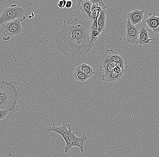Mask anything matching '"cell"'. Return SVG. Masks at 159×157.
<instances>
[{
	"label": "cell",
	"instance_id": "cell-23",
	"mask_svg": "<svg viewBox=\"0 0 159 157\" xmlns=\"http://www.w3.org/2000/svg\"><path fill=\"white\" fill-rule=\"evenodd\" d=\"M72 2L70 0L66 1V4L65 7L67 9H70L72 7Z\"/></svg>",
	"mask_w": 159,
	"mask_h": 157
},
{
	"label": "cell",
	"instance_id": "cell-19",
	"mask_svg": "<svg viewBox=\"0 0 159 157\" xmlns=\"http://www.w3.org/2000/svg\"><path fill=\"white\" fill-rule=\"evenodd\" d=\"M90 2H91L92 4H97L99 5L103 10H106L107 7L104 5V2L103 1H101V0H91Z\"/></svg>",
	"mask_w": 159,
	"mask_h": 157
},
{
	"label": "cell",
	"instance_id": "cell-13",
	"mask_svg": "<svg viewBox=\"0 0 159 157\" xmlns=\"http://www.w3.org/2000/svg\"><path fill=\"white\" fill-rule=\"evenodd\" d=\"M107 10H103L99 14L97 19L98 31L101 34L104 32L106 28V13Z\"/></svg>",
	"mask_w": 159,
	"mask_h": 157
},
{
	"label": "cell",
	"instance_id": "cell-17",
	"mask_svg": "<svg viewBox=\"0 0 159 157\" xmlns=\"http://www.w3.org/2000/svg\"><path fill=\"white\" fill-rule=\"evenodd\" d=\"M81 71L89 78L92 77L94 74V69L87 63H83L79 65Z\"/></svg>",
	"mask_w": 159,
	"mask_h": 157
},
{
	"label": "cell",
	"instance_id": "cell-6",
	"mask_svg": "<svg viewBox=\"0 0 159 157\" xmlns=\"http://www.w3.org/2000/svg\"><path fill=\"white\" fill-rule=\"evenodd\" d=\"M139 27L134 25L131 23L129 19L127 21L125 27V34L126 35V39L129 43L131 44H137L138 38L139 34Z\"/></svg>",
	"mask_w": 159,
	"mask_h": 157
},
{
	"label": "cell",
	"instance_id": "cell-21",
	"mask_svg": "<svg viewBox=\"0 0 159 157\" xmlns=\"http://www.w3.org/2000/svg\"><path fill=\"white\" fill-rule=\"evenodd\" d=\"M114 72H116L117 74L123 75L124 72V70L122 69V68H120V67H115L114 69Z\"/></svg>",
	"mask_w": 159,
	"mask_h": 157
},
{
	"label": "cell",
	"instance_id": "cell-11",
	"mask_svg": "<svg viewBox=\"0 0 159 157\" xmlns=\"http://www.w3.org/2000/svg\"><path fill=\"white\" fill-rule=\"evenodd\" d=\"M89 34H90V41L93 44L99 39L100 34L98 31L97 19L93 21L89 26Z\"/></svg>",
	"mask_w": 159,
	"mask_h": 157
},
{
	"label": "cell",
	"instance_id": "cell-16",
	"mask_svg": "<svg viewBox=\"0 0 159 157\" xmlns=\"http://www.w3.org/2000/svg\"><path fill=\"white\" fill-rule=\"evenodd\" d=\"M103 11L102 8L97 4H92L90 11V17L92 22L97 19L99 14Z\"/></svg>",
	"mask_w": 159,
	"mask_h": 157
},
{
	"label": "cell",
	"instance_id": "cell-9",
	"mask_svg": "<svg viewBox=\"0 0 159 157\" xmlns=\"http://www.w3.org/2000/svg\"><path fill=\"white\" fill-rule=\"evenodd\" d=\"M156 39H151L149 38L148 32L145 27L143 26L140 29L139 38L137 44L139 45L143 46L149 44L151 41L155 40Z\"/></svg>",
	"mask_w": 159,
	"mask_h": 157
},
{
	"label": "cell",
	"instance_id": "cell-2",
	"mask_svg": "<svg viewBox=\"0 0 159 157\" xmlns=\"http://www.w3.org/2000/svg\"><path fill=\"white\" fill-rule=\"evenodd\" d=\"M48 131L55 132L61 136L66 144L64 147L65 153H68L73 147H79L81 152L84 151V143L87 140V137L84 133H82L80 138L75 136L76 132L72 131L70 124L63 122L60 127H57L53 123L52 126L49 127Z\"/></svg>",
	"mask_w": 159,
	"mask_h": 157
},
{
	"label": "cell",
	"instance_id": "cell-7",
	"mask_svg": "<svg viewBox=\"0 0 159 157\" xmlns=\"http://www.w3.org/2000/svg\"><path fill=\"white\" fill-rule=\"evenodd\" d=\"M76 3L77 8L81 11L82 16L90 25L93 23L90 17L92 3L89 0H80L76 1Z\"/></svg>",
	"mask_w": 159,
	"mask_h": 157
},
{
	"label": "cell",
	"instance_id": "cell-12",
	"mask_svg": "<svg viewBox=\"0 0 159 157\" xmlns=\"http://www.w3.org/2000/svg\"><path fill=\"white\" fill-rule=\"evenodd\" d=\"M145 23L149 29L153 30H155L159 26L158 17L156 16L155 13H149L148 17L145 21Z\"/></svg>",
	"mask_w": 159,
	"mask_h": 157
},
{
	"label": "cell",
	"instance_id": "cell-20",
	"mask_svg": "<svg viewBox=\"0 0 159 157\" xmlns=\"http://www.w3.org/2000/svg\"><path fill=\"white\" fill-rule=\"evenodd\" d=\"M8 115V112L0 109V121Z\"/></svg>",
	"mask_w": 159,
	"mask_h": 157
},
{
	"label": "cell",
	"instance_id": "cell-22",
	"mask_svg": "<svg viewBox=\"0 0 159 157\" xmlns=\"http://www.w3.org/2000/svg\"><path fill=\"white\" fill-rule=\"evenodd\" d=\"M66 1L65 0H60L57 3V6L60 8H64L65 7Z\"/></svg>",
	"mask_w": 159,
	"mask_h": 157
},
{
	"label": "cell",
	"instance_id": "cell-14",
	"mask_svg": "<svg viewBox=\"0 0 159 157\" xmlns=\"http://www.w3.org/2000/svg\"><path fill=\"white\" fill-rule=\"evenodd\" d=\"M75 80L78 81L79 83L84 84L88 79H89L88 76H86L85 74L82 72L80 68L79 65L76 67L74 73L72 75Z\"/></svg>",
	"mask_w": 159,
	"mask_h": 157
},
{
	"label": "cell",
	"instance_id": "cell-5",
	"mask_svg": "<svg viewBox=\"0 0 159 157\" xmlns=\"http://www.w3.org/2000/svg\"><path fill=\"white\" fill-rule=\"evenodd\" d=\"M21 22L18 20H16L1 25L0 30L2 34L3 40H9L11 38L20 34L23 31Z\"/></svg>",
	"mask_w": 159,
	"mask_h": 157
},
{
	"label": "cell",
	"instance_id": "cell-1",
	"mask_svg": "<svg viewBox=\"0 0 159 157\" xmlns=\"http://www.w3.org/2000/svg\"><path fill=\"white\" fill-rule=\"evenodd\" d=\"M89 26L87 21L77 18L65 21L55 37L57 48L71 58L87 54L94 46L90 41Z\"/></svg>",
	"mask_w": 159,
	"mask_h": 157
},
{
	"label": "cell",
	"instance_id": "cell-15",
	"mask_svg": "<svg viewBox=\"0 0 159 157\" xmlns=\"http://www.w3.org/2000/svg\"><path fill=\"white\" fill-rule=\"evenodd\" d=\"M122 75L118 74L113 71L102 76L103 81L106 82H118L121 81Z\"/></svg>",
	"mask_w": 159,
	"mask_h": 157
},
{
	"label": "cell",
	"instance_id": "cell-4",
	"mask_svg": "<svg viewBox=\"0 0 159 157\" xmlns=\"http://www.w3.org/2000/svg\"><path fill=\"white\" fill-rule=\"evenodd\" d=\"M26 19L25 13L23 8L16 4L6 8L0 16V25L18 20L22 22Z\"/></svg>",
	"mask_w": 159,
	"mask_h": 157
},
{
	"label": "cell",
	"instance_id": "cell-18",
	"mask_svg": "<svg viewBox=\"0 0 159 157\" xmlns=\"http://www.w3.org/2000/svg\"><path fill=\"white\" fill-rule=\"evenodd\" d=\"M115 67V62L110 61L104 64L101 68L104 70V74H108L114 71V67Z\"/></svg>",
	"mask_w": 159,
	"mask_h": 157
},
{
	"label": "cell",
	"instance_id": "cell-25",
	"mask_svg": "<svg viewBox=\"0 0 159 157\" xmlns=\"http://www.w3.org/2000/svg\"><path fill=\"white\" fill-rule=\"evenodd\" d=\"M158 19L159 21V17H158ZM153 31L155 33L159 34V25L157 28V29L155 30H153Z\"/></svg>",
	"mask_w": 159,
	"mask_h": 157
},
{
	"label": "cell",
	"instance_id": "cell-3",
	"mask_svg": "<svg viewBox=\"0 0 159 157\" xmlns=\"http://www.w3.org/2000/svg\"><path fill=\"white\" fill-rule=\"evenodd\" d=\"M22 96L16 82L5 81L0 92V109L7 112L14 111L17 101Z\"/></svg>",
	"mask_w": 159,
	"mask_h": 157
},
{
	"label": "cell",
	"instance_id": "cell-24",
	"mask_svg": "<svg viewBox=\"0 0 159 157\" xmlns=\"http://www.w3.org/2000/svg\"><path fill=\"white\" fill-rule=\"evenodd\" d=\"M5 81H0V92L2 91V88L4 84Z\"/></svg>",
	"mask_w": 159,
	"mask_h": 157
},
{
	"label": "cell",
	"instance_id": "cell-8",
	"mask_svg": "<svg viewBox=\"0 0 159 157\" xmlns=\"http://www.w3.org/2000/svg\"><path fill=\"white\" fill-rule=\"evenodd\" d=\"M125 18L129 19L131 23L134 25H138L141 24L143 19L144 11L135 10L127 13Z\"/></svg>",
	"mask_w": 159,
	"mask_h": 157
},
{
	"label": "cell",
	"instance_id": "cell-10",
	"mask_svg": "<svg viewBox=\"0 0 159 157\" xmlns=\"http://www.w3.org/2000/svg\"><path fill=\"white\" fill-rule=\"evenodd\" d=\"M103 55L107 58L110 61L114 62H119L122 64H124V58L122 56L112 49H108L105 51Z\"/></svg>",
	"mask_w": 159,
	"mask_h": 157
}]
</instances>
